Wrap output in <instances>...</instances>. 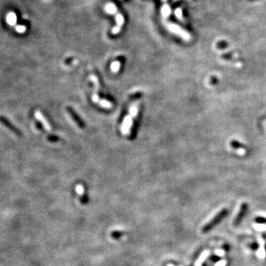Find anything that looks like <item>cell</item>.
Listing matches in <instances>:
<instances>
[{
  "label": "cell",
  "instance_id": "3957f363",
  "mask_svg": "<svg viewBox=\"0 0 266 266\" xmlns=\"http://www.w3.org/2000/svg\"><path fill=\"white\" fill-rule=\"evenodd\" d=\"M133 118L128 115L123 120L122 124L121 126V132L123 135H127L130 134L131 129L133 125Z\"/></svg>",
  "mask_w": 266,
  "mask_h": 266
},
{
  "label": "cell",
  "instance_id": "7402d4cb",
  "mask_svg": "<svg viewBox=\"0 0 266 266\" xmlns=\"http://www.w3.org/2000/svg\"><path fill=\"white\" fill-rule=\"evenodd\" d=\"M216 78V77H212V79H215ZM211 83H212V84H213V83H215V81L214 80H213V82H211Z\"/></svg>",
  "mask_w": 266,
  "mask_h": 266
},
{
  "label": "cell",
  "instance_id": "4fadbf2b",
  "mask_svg": "<svg viewBox=\"0 0 266 266\" xmlns=\"http://www.w3.org/2000/svg\"><path fill=\"white\" fill-rule=\"evenodd\" d=\"M98 104L102 107H103V108H106V109H111L112 107H113V103L109 102V101L106 100V99H101L100 101H99Z\"/></svg>",
  "mask_w": 266,
  "mask_h": 266
},
{
  "label": "cell",
  "instance_id": "5bb4252c",
  "mask_svg": "<svg viewBox=\"0 0 266 266\" xmlns=\"http://www.w3.org/2000/svg\"><path fill=\"white\" fill-rule=\"evenodd\" d=\"M120 68H121V62H120L119 61H115V62H113L111 64L110 69L112 72L114 73H116L119 70Z\"/></svg>",
  "mask_w": 266,
  "mask_h": 266
},
{
  "label": "cell",
  "instance_id": "52a82bcc",
  "mask_svg": "<svg viewBox=\"0 0 266 266\" xmlns=\"http://www.w3.org/2000/svg\"><path fill=\"white\" fill-rule=\"evenodd\" d=\"M138 110H139V102L138 101H135V103H133L131 105L130 108L129 110V115H130L132 118H135L137 117L138 114Z\"/></svg>",
  "mask_w": 266,
  "mask_h": 266
},
{
  "label": "cell",
  "instance_id": "8fae6325",
  "mask_svg": "<svg viewBox=\"0 0 266 266\" xmlns=\"http://www.w3.org/2000/svg\"><path fill=\"white\" fill-rule=\"evenodd\" d=\"M171 12L172 10L170 8L168 5H167V4H164L163 7L161 8V14L163 18H165V19L168 18L170 16V14H171Z\"/></svg>",
  "mask_w": 266,
  "mask_h": 266
},
{
  "label": "cell",
  "instance_id": "5b68a950",
  "mask_svg": "<svg viewBox=\"0 0 266 266\" xmlns=\"http://www.w3.org/2000/svg\"><path fill=\"white\" fill-rule=\"evenodd\" d=\"M248 207V206L246 203H243L241 204L238 214H237L236 217H235L234 220H233V225H238L239 223H240L242 220H243V217L245 216V213L247 212Z\"/></svg>",
  "mask_w": 266,
  "mask_h": 266
},
{
  "label": "cell",
  "instance_id": "ba28073f",
  "mask_svg": "<svg viewBox=\"0 0 266 266\" xmlns=\"http://www.w3.org/2000/svg\"><path fill=\"white\" fill-rule=\"evenodd\" d=\"M104 10L107 13L111 14V15H115L118 13L116 6L113 3H108L105 5Z\"/></svg>",
  "mask_w": 266,
  "mask_h": 266
},
{
  "label": "cell",
  "instance_id": "d6986e66",
  "mask_svg": "<svg viewBox=\"0 0 266 266\" xmlns=\"http://www.w3.org/2000/svg\"><path fill=\"white\" fill-rule=\"evenodd\" d=\"M256 221L259 223H265L266 218H264V217H257V218H256Z\"/></svg>",
  "mask_w": 266,
  "mask_h": 266
},
{
  "label": "cell",
  "instance_id": "7a4b0ae2",
  "mask_svg": "<svg viewBox=\"0 0 266 266\" xmlns=\"http://www.w3.org/2000/svg\"><path fill=\"white\" fill-rule=\"evenodd\" d=\"M166 27H167L168 30L170 32L173 33L176 35L179 36L180 37H181L183 39L186 40V41H189L191 39V36L190 34L187 33L186 30L182 29L180 26L175 25L173 23H167L166 24Z\"/></svg>",
  "mask_w": 266,
  "mask_h": 266
},
{
  "label": "cell",
  "instance_id": "ffe728a7",
  "mask_svg": "<svg viewBox=\"0 0 266 266\" xmlns=\"http://www.w3.org/2000/svg\"><path fill=\"white\" fill-rule=\"evenodd\" d=\"M251 249H257L258 245H257V243H253V245H251Z\"/></svg>",
  "mask_w": 266,
  "mask_h": 266
},
{
  "label": "cell",
  "instance_id": "ac0fdd59",
  "mask_svg": "<svg viewBox=\"0 0 266 266\" xmlns=\"http://www.w3.org/2000/svg\"><path fill=\"white\" fill-rule=\"evenodd\" d=\"M26 29H27V28H26L25 26H24V25H18L17 27L16 28V30H17V31L19 32V33H25V32L26 31Z\"/></svg>",
  "mask_w": 266,
  "mask_h": 266
},
{
  "label": "cell",
  "instance_id": "9a60e30c",
  "mask_svg": "<svg viewBox=\"0 0 266 266\" xmlns=\"http://www.w3.org/2000/svg\"><path fill=\"white\" fill-rule=\"evenodd\" d=\"M76 192L78 193V194H80V195L83 196V194H84V186H82V185H81V184L77 185L76 187Z\"/></svg>",
  "mask_w": 266,
  "mask_h": 266
},
{
  "label": "cell",
  "instance_id": "603a6c76",
  "mask_svg": "<svg viewBox=\"0 0 266 266\" xmlns=\"http://www.w3.org/2000/svg\"><path fill=\"white\" fill-rule=\"evenodd\" d=\"M162 1H163V2H166V0H162Z\"/></svg>",
  "mask_w": 266,
  "mask_h": 266
},
{
  "label": "cell",
  "instance_id": "6da1fadb",
  "mask_svg": "<svg viewBox=\"0 0 266 266\" xmlns=\"http://www.w3.org/2000/svg\"><path fill=\"white\" fill-rule=\"evenodd\" d=\"M228 210L226 208H223L220 212H219L214 217L212 220H211L208 223H207L206 225L202 228L203 233H207L210 231L213 228H214L216 225L220 223L223 220V219L227 216L228 214Z\"/></svg>",
  "mask_w": 266,
  "mask_h": 266
},
{
  "label": "cell",
  "instance_id": "30bf717a",
  "mask_svg": "<svg viewBox=\"0 0 266 266\" xmlns=\"http://www.w3.org/2000/svg\"><path fill=\"white\" fill-rule=\"evenodd\" d=\"M90 80L93 83V84H94V92L93 93L94 94H98V91L99 90V88H100V85H99V82H98V79L97 78L96 76H95V75H91L90 76Z\"/></svg>",
  "mask_w": 266,
  "mask_h": 266
},
{
  "label": "cell",
  "instance_id": "e0dca14e",
  "mask_svg": "<svg viewBox=\"0 0 266 266\" xmlns=\"http://www.w3.org/2000/svg\"><path fill=\"white\" fill-rule=\"evenodd\" d=\"M111 236H112V237H113V238H114V239H118L121 236H122V233L120 232V231H113V232L111 233Z\"/></svg>",
  "mask_w": 266,
  "mask_h": 266
},
{
  "label": "cell",
  "instance_id": "44dd1931",
  "mask_svg": "<svg viewBox=\"0 0 266 266\" xmlns=\"http://www.w3.org/2000/svg\"><path fill=\"white\" fill-rule=\"evenodd\" d=\"M212 259L213 260H214V261H218L219 259H220V258H219V257H213L212 258Z\"/></svg>",
  "mask_w": 266,
  "mask_h": 266
},
{
  "label": "cell",
  "instance_id": "2e32d148",
  "mask_svg": "<svg viewBox=\"0 0 266 266\" xmlns=\"http://www.w3.org/2000/svg\"><path fill=\"white\" fill-rule=\"evenodd\" d=\"M174 14H175V16L178 19L183 20V13H182L181 9L180 8L176 9L175 11H174Z\"/></svg>",
  "mask_w": 266,
  "mask_h": 266
},
{
  "label": "cell",
  "instance_id": "277c9868",
  "mask_svg": "<svg viewBox=\"0 0 266 266\" xmlns=\"http://www.w3.org/2000/svg\"><path fill=\"white\" fill-rule=\"evenodd\" d=\"M115 22H116V25L112 29V33L114 34V35H116L121 32V28L124 23V18H123L122 14L118 13V12L115 14Z\"/></svg>",
  "mask_w": 266,
  "mask_h": 266
},
{
  "label": "cell",
  "instance_id": "7c38bea8",
  "mask_svg": "<svg viewBox=\"0 0 266 266\" xmlns=\"http://www.w3.org/2000/svg\"><path fill=\"white\" fill-rule=\"evenodd\" d=\"M7 22L10 25H15L16 24H17V16H16V14L14 13H10L8 14L7 16Z\"/></svg>",
  "mask_w": 266,
  "mask_h": 266
},
{
  "label": "cell",
  "instance_id": "8992f818",
  "mask_svg": "<svg viewBox=\"0 0 266 266\" xmlns=\"http://www.w3.org/2000/svg\"><path fill=\"white\" fill-rule=\"evenodd\" d=\"M34 115H35L36 118L37 119L38 121H40V122L42 123V124L43 125L44 128L46 129L47 131L51 132V130H52L51 126H50V123L48 122V120H47L46 118L44 116L43 114H42L41 112L38 111V110L36 111L35 113H34Z\"/></svg>",
  "mask_w": 266,
  "mask_h": 266
},
{
  "label": "cell",
  "instance_id": "9c48e42d",
  "mask_svg": "<svg viewBox=\"0 0 266 266\" xmlns=\"http://www.w3.org/2000/svg\"><path fill=\"white\" fill-rule=\"evenodd\" d=\"M230 146L233 148V149H241V150L247 149V147H245L244 144L240 143V142L238 141H236V140H232V141H231Z\"/></svg>",
  "mask_w": 266,
  "mask_h": 266
}]
</instances>
